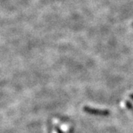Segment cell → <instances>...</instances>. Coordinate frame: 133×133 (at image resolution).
I'll return each mask as SVG.
<instances>
[{
	"instance_id": "cell-1",
	"label": "cell",
	"mask_w": 133,
	"mask_h": 133,
	"mask_svg": "<svg viewBox=\"0 0 133 133\" xmlns=\"http://www.w3.org/2000/svg\"><path fill=\"white\" fill-rule=\"evenodd\" d=\"M84 111L89 113V114H92L95 115H109V112L108 110H106V109H92L90 108L89 107H84Z\"/></svg>"
},
{
	"instance_id": "cell-2",
	"label": "cell",
	"mask_w": 133,
	"mask_h": 133,
	"mask_svg": "<svg viewBox=\"0 0 133 133\" xmlns=\"http://www.w3.org/2000/svg\"><path fill=\"white\" fill-rule=\"evenodd\" d=\"M129 97H130V98H133V94H131V95H129Z\"/></svg>"
}]
</instances>
